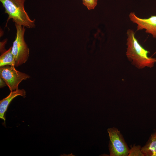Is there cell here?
I'll return each instance as SVG.
<instances>
[{"label": "cell", "instance_id": "obj_6", "mask_svg": "<svg viewBox=\"0 0 156 156\" xmlns=\"http://www.w3.org/2000/svg\"><path fill=\"white\" fill-rule=\"evenodd\" d=\"M129 16L131 21L137 25V31L144 29L146 33L156 38V15H152L147 18H142L138 17L135 12H132Z\"/></svg>", "mask_w": 156, "mask_h": 156}, {"label": "cell", "instance_id": "obj_8", "mask_svg": "<svg viewBox=\"0 0 156 156\" xmlns=\"http://www.w3.org/2000/svg\"><path fill=\"white\" fill-rule=\"evenodd\" d=\"M144 156H156V132L151 135L146 144L141 148Z\"/></svg>", "mask_w": 156, "mask_h": 156}, {"label": "cell", "instance_id": "obj_4", "mask_svg": "<svg viewBox=\"0 0 156 156\" xmlns=\"http://www.w3.org/2000/svg\"><path fill=\"white\" fill-rule=\"evenodd\" d=\"M107 131L110 139L109 155L128 156L129 150L120 132L114 127L108 129Z\"/></svg>", "mask_w": 156, "mask_h": 156}, {"label": "cell", "instance_id": "obj_7", "mask_svg": "<svg viewBox=\"0 0 156 156\" xmlns=\"http://www.w3.org/2000/svg\"><path fill=\"white\" fill-rule=\"evenodd\" d=\"M20 96L24 98L25 97L26 92L23 89H18L10 91L9 94L0 101V118L5 121V114L8 106L12 100L16 97Z\"/></svg>", "mask_w": 156, "mask_h": 156}, {"label": "cell", "instance_id": "obj_10", "mask_svg": "<svg viewBox=\"0 0 156 156\" xmlns=\"http://www.w3.org/2000/svg\"><path fill=\"white\" fill-rule=\"evenodd\" d=\"M140 146H133L129 150L128 156H144Z\"/></svg>", "mask_w": 156, "mask_h": 156}, {"label": "cell", "instance_id": "obj_5", "mask_svg": "<svg viewBox=\"0 0 156 156\" xmlns=\"http://www.w3.org/2000/svg\"><path fill=\"white\" fill-rule=\"evenodd\" d=\"M0 77L4 81L10 91L17 90L19 84L23 80L30 77L29 75L17 70L14 66H10L0 67Z\"/></svg>", "mask_w": 156, "mask_h": 156}, {"label": "cell", "instance_id": "obj_12", "mask_svg": "<svg viewBox=\"0 0 156 156\" xmlns=\"http://www.w3.org/2000/svg\"><path fill=\"white\" fill-rule=\"evenodd\" d=\"M7 85L1 77L0 78V87L1 88L4 87Z\"/></svg>", "mask_w": 156, "mask_h": 156}, {"label": "cell", "instance_id": "obj_3", "mask_svg": "<svg viewBox=\"0 0 156 156\" xmlns=\"http://www.w3.org/2000/svg\"><path fill=\"white\" fill-rule=\"evenodd\" d=\"M16 35L12 47V52L15 61V67L25 63L29 56V49L24 39L25 27L15 24Z\"/></svg>", "mask_w": 156, "mask_h": 156}, {"label": "cell", "instance_id": "obj_9", "mask_svg": "<svg viewBox=\"0 0 156 156\" xmlns=\"http://www.w3.org/2000/svg\"><path fill=\"white\" fill-rule=\"evenodd\" d=\"M12 49V47L4 52L0 56V67L5 66H15V61Z\"/></svg>", "mask_w": 156, "mask_h": 156}, {"label": "cell", "instance_id": "obj_2", "mask_svg": "<svg viewBox=\"0 0 156 156\" xmlns=\"http://www.w3.org/2000/svg\"><path fill=\"white\" fill-rule=\"evenodd\" d=\"M25 0H0L8 16L7 23L12 19L15 24L28 28L35 27V19L31 20L25 11L24 4Z\"/></svg>", "mask_w": 156, "mask_h": 156}, {"label": "cell", "instance_id": "obj_1", "mask_svg": "<svg viewBox=\"0 0 156 156\" xmlns=\"http://www.w3.org/2000/svg\"><path fill=\"white\" fill-rule=\"evenodd\" d=\"M126 34L127 48L126 55L128 60L138 69L153 67L156 63V58L148 56L149 52L140 44L132 29H128Z\"/></svg>", "mask_w": 156, "mask_h": 156}, {"label": "cell", "instance_id": "obj_11", "mask_svg": "<svg viewBox=\"0 0 156 156\" xmlns=\"http://www.w3.org/2000/svg\"><path fill=\"white\" fill-rule=\"evenodd\" d=\"M82 3L89 10L94 9L97 4V0H82Z\"/></svg>", "mask_w": 156, "mask_h": 156}]
</instances>
